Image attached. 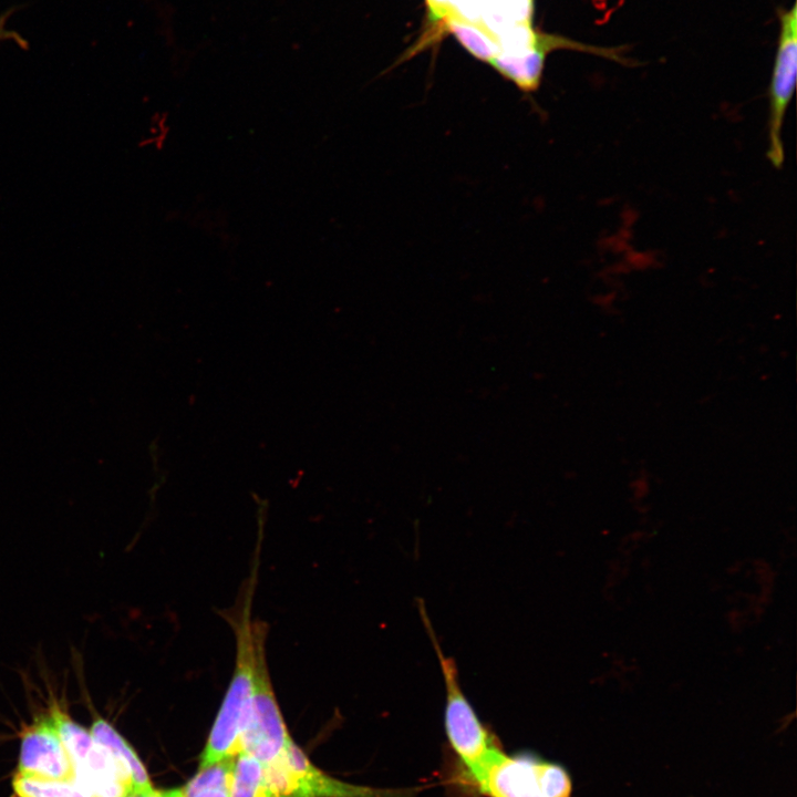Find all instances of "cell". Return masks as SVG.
I'll return each mask as SVG.
<instances>
[{"label": "cell", "mask_w": 797, "mask_h": 797, "mask_svg": "<svg viewBox=\"0 0 797 797\" xmlns=\"http://www.w3.org/2000/svg\"><path fill=\"white\" fill-rule=\"evenodd\" d=\"M90 733L132 784L133 790L153 788L146 767L128 742L104 718H94Z\"/></svg>", "instance_id": "9"}, {"label": "cell", "mask_w": 797, "mask_h": 797, "mask_svg": "<svg viewBox=\"0 0 797 797\" xmlns=\"http://www.w3.org/2000/svg\"><path fill=\"white\" fill-rule=\"evenodd\" d=\"M250 582L240 608L229 614L236 639L232 676L199 758L198 769L209 767L240 752L241 737L248 726L255 692L259 655L266 650L267 627L251 613Z\"/></svg>", "instance_id": "1"}, {"label": "cell", "mask_w": 797, "mask_h": 797, "mask_svg": "<svg viewBox=\"0 0 797 797\" xmlns=\"http://www.w3.org/2000/svg\"><path fill=\"white\" fill-rule=\"evenodd\" d=\"M75 780H56L15 773L12 786L18 797H70Z\"/></svg>", "instance_id": "14"}, {"label": "cell", "mask_w": 797, "mask_h": 797, "mask_svg": "<svg viewBox=\"0 0 797 797\" xmlns=\"http://www.w3.org/2000/svg\"><path fill=\"white\" fill-rule=\"evenodd\" d=\"M230 797H266L265 765L253 755L239 752L234 757Z\"/></svg>", "instance_id": "12"}, {"label": "cell", "mask_w": 797, "mask_h": 797, "mask_svg": "<svg viewBox=\"0 0 797 797\" xmlns=\"http://www.w3.org/2000/svg\"><path fill=\"white\" fill-rule=\"evenodd\" d=\"M535 774L545 797H571V777L560 764L536 756Z\"/></svg>", "instance_id": "15"}, {"label": "cell", "mask_w": 797, "mask_h": 797, "mask_svg": "<svg viewBox=\"0 0 797 797\" xmlns=\"http://www.w3.org/2000/svg\"><path fill=\"white\" fill-rule=\"evenodd\" d=\"M426 3L435 19L444 21L446 18L453 17L480 24L477 0H426Z\"/></svg>", "instance_id": "16"}, {"label": "cell", "mask_w": 797, "mask_h": 797, "mask_svg": "<svg viewBox=\"0 0 797 797\" xmlns=\"http://www.w3.org/2000/svg\"><path fill=\"white\" fill-rule=\"evenodd\" d=\"M291 741L271 684L265 650L257 662L251 715L241 737L240 752H247L268 765L286 751Z\"/></svg>", "instance_id": "6"}, {"label": "cell", "mask_w": 797, "mask_h": 797, "mask_svg": "<svg viewBox=\"0 0 797 797\" xmlns=\"http://www.w3.org/2000/svg\"><path fill=\"white\" fill-rule=\"evenodd\" d=\"M444 22L449 32L475 58L489 63L500 53L497 41L480 24L453 17L446 18Z\"/></svg>", "instance_id": "13"}, {"label": "cell", "mask_w": 797, "mask_h": 797, "mask_svg": "<svg viewBox=\"0 0 797 797\" xmlns=\"http://www.w3.org/2000/svg\"><path fill=\"white\" fill-rule=\"evenodd\" d=\"M482 27L496 38L507 29L531 22L532 0H477Z\"/></svg>", "instance_id": "10"}, {"label": "cell", "mask_w": 797, "mask_h": 797, "mask_svg": "<svg viewBox=\"0 0 797 797\" xmlns=\"http://www.w3.org/2000/svg\"><path fill=\"white\" fill-rule=\"evenodd\" d=\"M174 789H156L149 788L145 790H132L125 797H174Z\"/></svg>", "instance_id": "18"}, {"label": "cell", "mask_w": 797, "mask_h": 797, "mask_svg": "<svg viewBox=\"0 0 797 797\" xmlns=\"http://www.w3.org/2000/svg\"><path fill=\"white\" fill-rule=\"evenodd\" d=\"M174 797H184L182 788H175Z\"/></svg>", "instance_id": "20"}, {"label": "cell", "mask_w": 797, "mask_h": 797, "mask_svg": "<svg viewBox=\"0 0 797 797\" xmlns=\"http://www.w3.org/2000/svg\"><path fill=\"white\" fill-rule=\"evenodd\" d=\"M234 757L198 769L197 774L184 787H180L184 797H230Z\"/></svg>", "instance_id": "11"}, {"label": "cell", "mask_w": 797, "mask_h": 797, "mask_svg": "<svg viewBox=\"0 0 797 797\" xmlns=\"http://www.w3.org/2000/svg\"><path fill=\"white\" fill-rule=\"evenodd\" d=\"M17 773L75 780L72 759L50 712L23 729Z\"/></svg>", "instance_id": "8"}, {"label": "cell", "mask_w": 797, "mask_h": 797, "mask_svg": "<svg viewBox=\"0 0 797 797\" xmlns=\"http://www.w3.org/2000/svg\"><path fill=\"white\" fill-rule=\"evenodd\" d=\"M779 34L769 84L768 158L775 167L784 162L783 124L793 99L797 74V6L778 10Z\"/></svg>", "instance_id": "5"}, {"label": "cell", "mask_w": 797, "mask_h": 797, "mask_svg": "<svg viewBox=\"0 0 797 797\" xmlns=\"http://www.w3.org/2000/svg\"><path fill=\"white\" fill-rule=\"evenodd\" d=\"M415 789L361 786L331 777L314 766L293 739L265 765L266 797H415Z\"/></svg>", "instance_id": "3"}, {"label": "cell", "mask_w": 797, "mask_h": 797, "mask_svg": "<svg viewBox=\"0 0 797 797\" xmlns=\"http://www.w3.org/2000/svg\"><path fill=\"white\" fill-rule=\"evenodd\" d=\"M535 755H508L496 744L483 763L464 774L486 797H545L535 774Z\"/></svg>", "instance_id": "7"}, {"label": "cell", "mask_w": 797, "mask_h": 797, "mask_svg": "<svg viewBox=\"0 0 797 797\" xmlns=\"http://www.w3.org/2000/svg\"><path fill=\"white\" fill-rule=\"evenodd\" d=\"M70 797H93L84 787H82L76 780L74 788Z\"/></svg>", "instance_id": "19"}, {"label": "cell", "mask_w": 797, "mask_h": 797, "mask_svg": "<svg viewBox=\"0 0 797 797\" xmlns=\"http://www.w3.org/2000/svg\"><path fill=\"white\" fill-rule=\"evenodd\" d=\"M17 10L15 7L6 10L0 14V42L11 41L22 49H28L29 42L17 31L7 29V22Z\"/></svg>", "instance_id": "17"}, {"label": "cell", "mask_w": 797, "mask_h": 797, "mask_svg": "<svg viewBox=\"0 0 797 797\" xmlns=\"http://www.w3.org/2000/svg\"><path fill=\"white\" fill-rule=\"evenodd\" d=\"M49 712L73 763L75 780L93 797H125L132 784L108 754L94 741L90 729L77 724L51 698Z\"/></svg>", "instance_id": "4"}, {"label": "cell", "mask_w": 797, "mask_h": 797, "mask_svg": "<svg viewBox=\"0 0 797 797\" xmlns=\"http://www.w3.org/2000/svg\"><path fill=\"white\" fill-rule=\"evenodd\" d=\"M417 609L436 652L445 685L444 727L448 743L456 754L464 774L475 770L496 745L494 735L483 724L466 697L459 682L456 662L442 649L426 612L417 599Z\"/></svg>", "instance_id": "2"}, {"label": "cell", "mask_w": 797, "mask_h": 797, "mask_svg": "<svg viewBox=\"0 0 797 797\" xmlns=\"http://www.w3.org/2000/svg\"><path fill=\"white\" fill-rule=\"evenodd\" d=\"M283 797H286V796H283Z\"/></svg>", "instance_id": "21"}]
</instances>
